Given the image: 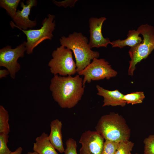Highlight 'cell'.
Masks as SVG:
<instances>
[{"label":"cell","instance_id":"6da1fadb","mask_svg":"<svg viewBox=\"0 0 154 154\" xmlns=\"http://www.w3.org/2000/svg\"><path fill=\"white\" fill-rule=\"evenodd\" d=\"M83 81L78 74L74 77L54 75L49 86L54 100L62 108L74 107L84 93Z\"/></svg>","mask_w":154,"mask_h":154},{"label":"cell","instance_id":"7a4b0ae2","mask_svg":"<svg viewBox=\"0 0 154 154\" xmlns=\"http://www.w3.org/2000/svg\"><path fill=\"white\" fill-rule=\"evenodd\" d=\"M59 41L61 45L71 50L74 54L77 73L100 56L99 52L92 50L88 38L81 33L75 32L68 37L63 36Z\"/></svg>","mask_w":154,"mask_h":154},{"label":"cell","instance_id":"3957f363","mask_svg":"<svg viewBox=\"0 0 154 154\" xmlns=\"http://www.w3.org/2000/svg\"><path fill=\"white\" fill-rule=\"evenodd\" d=\"M95 128L105 140L119 142L130 138V129L125 118L118 113L111 112L101 116Z\"/></svg>","mask_w":154,"mask_h":154},{"label":"cell","instance_id":"277c9868","mask_svg":"<svg viewBox=\"0 0 154 154\" xmlns=\"http://www.w3.org/2000/svg\"><path fill=\"white\" fill-rule=\"evenodd\" d=\"M137 29L142 35L143 39L141 42L131 47L128 52L131 60L128 73L131 76L137 64L146 58L154 49V27L146 24L141 25Z\"/></svg>","mask_w":154,"mask_h":154},{"label":"cell","instance_id":"5b68a950","mask_svg":"<svg viewBox=\"0 0 154 154\" xmlns=\"http://www.w3.org/2000/svg\"><path fill=\"white\" fill-rule=\"evenodd\" d=\"M52 56L48 66L51 73L54 75L72 76L77 72L71 50L61 45L53 51Z\"/></svg>","mask_w":154,"mask_h":154},{"label":"cell","instance_id":"8992f818","mask_svg":"<svg viewBox=\"0 0 154 154\" xmlns=\"http://www.w3.org/2000/svg\"><path fill=\"white\" fill-rule=\"evenodd\" d=\"M54 18V15L49 14L48 17L45 18L42 21V26L39 29L23 30L19 29L27 37V41L23 43L27 54H32L34 48L43 41L52 39L53 36L52 33L55 26Z\"/></svg>","mask_w":154,"mask_h":154},{"label":"cell","instance_id":"52a82bcc","mask_svg":"<svg viewBox=\"0 0 154 154\" xmlns=\"http://www.w3.org/2000/svg\"><path fill=\"white\" fill-rule=\"evenodd\" d=\"M78 73L80 76H84L83 84L85 87L86 82L90 83L92 80H98L105 78L108 80L116 76L117 73L105 59L95 58L88 65Z\"/></svg>","mask_w":154,"mask_h":154},{"label":"cell","instance_id":"ba28073f","mask_svg":"<svg viewBox=\"0 0 154 154\" xmlns=\"http://www.w3.org/2000/svg\"><path fill=\"white\" fill-rule=\"evenodd\" d=\"M25 51L26 48L23 43L14 48L7 45L0 50V66L6 68L12 79L15 78L16 73L20 69L18 60L24 56Z\"/></svg>","mask_w":154,"mask_h":154},{"label":"cell","instance_id":"9c48e42d","mask_svg":"<svg viewBox=\"0 0 154 154\" xmlns=\"http://www.w3.org/2000/svg\"><path fill=\"white\" fill-rule=\"evenodd\" d=\"M104 139L96 131H85L82 134L79 141L82 145L80 154H102Z\"/></svg>","mask_w":154,"mask_h":154},{"label":"cell","instance_id":"30bf717a","mask_svg":"<svg viewBox=\"0 0 154 154\" xmlns=\"http://www.w3.org/2000/svg\"><path fill=\"white\" fill-rule=\"evenodd\" d=\"M20 3L22 9L17 11L12 19L13 21L10 22V26L12 28L15 27L23 30L32 28L36 25L37 21L36 20H31L29 16L32 8L37 5V1L36 0H28L26 5L23 2L21 1Z\"/></svg>","mask_w":154,"mask_h":154},{"label":"cell","instance_id":"8fae6325","mask_svg":"<svg viewBox=\"0 0 154 154\" xmlns=\"http://www.w3.org/2000/svg\"><path fill=\"white\" fill-rule=\"evenodd\" d=\"M106 19L105 17L100 18L91 17L89 21V24L90 40L89 44L92 49L94 47H107L111 41L108 38H104L102 34L103 24Z\"/></svg>","mask_w":154,"mask_h":154},{"label":"cell","instance_id":"7c38bea8","mask_svg":"<svg viewBox=\"0 0 154 154\" xmlns=\"http://www.w3.org/2000/svg\"><path fill=\"white\" fill-rule=\"evenodd\" d=\"M96 88L98 92L97 94L104 98L103 107L121 106L123 107L126 105V103L123 99L124 95L118 90H108L98 85L96 86Z\"/></svg>","mask_w":154,"mask_h":154},{"label":"cell","instance_id":"4fadbf2b","mask_svg":"<svg viewBox=\"0 0 154 154\" xmlns=\"http://www.w3.org/2000/svg\"><path fill=\"white\" fill-rule=\"evenodd\" d=\"M62 123L61 121L56 119L50 124V131L48 136L50 142L55 149L61 153H64L62 133Z\"/></svg>","mask_w":154,"mask_h":154},{"label":"cell","instance_id":"5bb4252c","mask_svg":"<svg viewBox=\"0 0 154 154\" xmlns=\"http://www.w3.org/2000/svg\"><path fill=\"white\" fill-rule=\"evenodd\" d=\"M45 132L37 137L33 143V150L38 154H58Z\"/></svg>","mask_w":154,"mask_h":154},{"label":"cell","instance_id":"9a60e30c","mask_svg":"<svg viewBox=\"0 0 154 154\" xmlns=\"http://www.w3.org/2000/svg\"><path fill=\"white\" fill-rule=\"evenodd\" d=\"M140 34L137 29L129 30L126 39L122 40L118 39L113 41L111 42L110 44L112 47L122 48L127 46L132 47L142 41L141 37L139 36Z\"/></svg>","mask_w":154,"mask_h":154},{"label":"cell","instance_id":"2e32d148","mask_svg":"<svg viewBox=\"0 0 154 154\" xmlns=\"http://www.w3.org/2000/svg\"><path fill=\"white\" fill-rule=\"evenodd\" d=\"M20 0H0V6L5 9L13 19L17 11V9Z\"/></svg>","mask_w":154,"mask_h":154},{"label":"cell","instance_id":"e0dca14e","mask_svg":"<svg viewBox=\"0 0 154 154\" xmlns=\"http://www.w3.org/2000/svg\"><path fill=\"white\" fill-rule=\"evenodd\" d=\"M8 111L2 105L0 106V133L8 134L10 131Z\"/></svg>","mask_w":154,"mask_h":154},{"label":"cell","instance_id":"ac0fdd59","mask_svg":"<svg viewBox=\"0 0 154 154\" xmlns=\"http://www.w3.org/2000/svg\"><path fill=\"white\" fill-rule=\"evenodd\" d=\"M145 98L143 92H137L124 95L123 99L126 104L133 105L142 103Z\"/></svg>","mask_w":154,"mask_h":154},{"label":"cell","instance_id":"d6986e66","mask_svg":"<svg viewBox=\"0 0 154 154\" xmlns=\"http://www.w3.org/2000/svg\"><path fill=\"white\" fill-rule=\"evenodd\" d=\"M134 144L129 140L120 142L115 154H130Z\"/></svg>","mask_w":154,"mask_h":154},{"label":"cell","instance_id":"ffe728a7","mask_svg":"<svg viewBox=\"0 0 154 154\" xmlns=\"http://www.w3.org/2000/svg\"><path fill=\"white\" fill-rule=\"evenodd\" d=\"M119 142L105 140L102 154H115Z\"/></svg>","mask_w":154,"mask_h":154},{"label":"cell","instance_id":"44dd1931","mask_svg":"<svg viewBox=\"0 0 154 154\" xmlns=\"http://www.w3.org/2000/svg\"><path fill=\"white\" fill-rule=\"evenodd\" d=\"M144 154H154V134L150 135L143 141Z\"/></svg>","mask_w":154,"mask_h":154},{"label":"cell","instance_id":"7402d4cb","mask_svg":"<svg viewBox=\"0 0 154 154\" xmlns=\"http://www.w3.org/2000/svg\"><path fill=\"white\" fill-rule=\"evenodd\" d=\"M8 134L0 133V154H10L11 151L7 146Z\"/></svg>","mask_w":154,"mask_h":154},{"label":"cell","instance_id":"603a6c76","mask_svg":"<svg viewBox=\"0 0 154 154\" xmlns=\"http://www.w3.org/2000/svg\"><path fill=\"white\" fill-rule=\"evenodd\" d=\"M66 148L64 150V154H77L76 151L77 145L75 140L69 138L66 142Z\"/></svg>","mask_w":154,"mask_h":154},{"label":"cell","instance_id":"cb8c5ba5","mask_svg":"<svg viewBox=\"0 0 154 154\" xmlns=\"http://www.w3.org/2000/svg\"><path fill=\"white\" fill-rule=\"evenodd\" d=\"M77 0H66L62 1H57L53 0V3L59 7L63 6L65 8L68 7H71L74 6Z\"/></svg>","mask_w":154,"mask_h":154},{"label":"cell","instance_id":"d4e9b609","mask_svg":"<svg viewBox=\"0 0 154 154\" xmlns=\"http://www.w3.org/2000/svg\"><path fill=\"white\" fill-rule=\"evenodd\" d=\"M9 74H10V73L7 69H1L0 70V78L5 77Z\"/></svg>","mask_w":154,"mask_h":154},{"label":"cell","instance_id":"484cf974","mask_svg":"<svg viewBox=\"0 0 154 154\" xmlns=\"http://www.w3.org/2000/svg\"><path fill=\"white\" fill-rule=\"evenodd\" d=\"M23 151L22 148L19 147L13 152H11L10 154H21Z\"/></svg>","mask_w":154,"mask_h":154},{"label":"cell","instance_id":"4316f807","mask_svg":"<svg viewBox=\"0 0 154 154\" xmlns=\"http://www.w3.org/2000/svg\"><path fill=\"white\" fill-rule=\"evenodd\" d=\"M27 154H38L37 152L34 151L33 152H28Z\"/></svg>","mask_w":154,"mask_h":154},{"label":"cell","instance_id":"83f0119b","mask_svg":"<svg viewBox=\"0 0 154 154\" xmlns=\"http://www.w3.org/2000/svg\"><path fill=\"white\" fill-rule=\"evenodd\" d=\"M136 154H139L138 153H136Z\"/></svg>","mask_w":154,"mask_h":154},{"label":"cell","instance_id":"f1b7e54d","mask_svg":"<svg viewBox=\"0 0 154 154\" xmlns=\"http://www.w3.org/2000/svg\"><path fill=\"white\" fill-rule=\"evenodd\" d=\"M130 154H131V153Z\"/></svg>","mask_w":154,"mask_h":154}]
</instances>
